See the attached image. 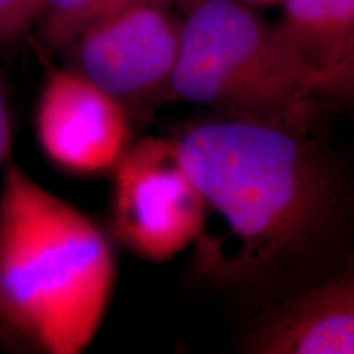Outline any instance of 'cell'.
<instances>
[{"instance_id":"1","label":"cell","mask_w":354,"mask_h":354,"mask_svg":"<svg viewBox=\"0 0 354 354\" xmlns=\"http://www.w3.org/2000/svg\"><path fill=\"white\" fill-rule=\"evenodd\" d=\"M172 140L205 209L194 264L216 284L271 276L342 223L343 177L305 118L216 113Z\"/></svg>"},{"instance_id":"2","label":"cell","mask_w":354,"mask_h":354,"mask_svg":"<svg viewBox=\"0 0 354 354\" xmlns=\"http://www.w3.org/2000/svg\"><path fill=\"white\" fill-rule=\"evenodd\" d=\"M115 256L86 214L15 162L0 190V308L28 346L81 354L113 294Z\"/></svg>"},{"instance_id":"3","label":"cell","mask_w":354,"mask_h":354,"mask_svg":"<svg viewBox=\"0 0 354 354\" xmlns=\"http://www.w3.org/2000/svg\"><path fill=\"white\" fill-rule=\"evenodd\" d=\"M317 95V77L276 24L240 0L189 3L167 99L223 115L305 118Z\"/></svg>"},{"instance_id":"4","label":"cell","mask_w":354,"mask_h":354,"mask_svg":"<svg viewBox=\"0 0 354 354\" xmlns=\"http://www.w3.org/2000/svg\"><path fill=\"white\" fill-rule=\"evenodd\" d=\"M201 194L172 138L131 143L112 171L110 230L125 250L165 264L196 243L203 225Z\"/></svg>"},{"instance_id":"5","label":"cell","mask_w":354,"mask_h":354,"mask_svg":"<svg viewBox=\"0 0 354 354\" xmlns=\"http://www.w3.org/2000/svg\"><path fill=\"white\" fill-rule=\"evenodd\" d=\"M183 19L171 3L143 2L97 21L66 48L71 68L131 109L167 99Z\"/></svg>"},{"instance_id":"6","label":"cell","mask_w":354,"mask_h":354,"mask_svg":"<svg viewBox=\"0 0 354 354\" xmlns=\"http://www.w3.org/2000/svg\"><path fill=\"white\" fill-rule=\"evenodd\" d=\"M35 128L44 156L81 177L112 174L133 143L125 105L71 66L48 73Z\"/></svg>"},{"instance_id":"7","label":"cell","mask_w":354,"mask_h":354,"mask_svg":"<svg viewBox=\"0 0 354 354\" xmlns=\"http://www.w3.org/2000/svg\"><path fill=\"white\" fill-rule=\"evenodd\" d=\"M243 348L253 354H354V258L272 310Z\"/></svg>"},{"instance_id":"8","label":"cell","mask_w":354,"mask_h":354,"mask_svg":"<svg viewBox=\"0 0 354 354\" xmlns=\"http://www.w3.org/2000/svg\"><path fill=\"white\" fill-rule=\"evenodd\" d=\"M277 28L282 38L322 84L346 51L354 30V0H281Z\"/></svg>"},{"instance_id":"9","label":"cell","mask_w":354,"mask_h":354,"mask_svg":"<svg viewBox=\"0 0 354 354\" xmlns=\"http://www.w3.org/2000/svg\"><path fill=\"white\" fill-rule=\"evenodd\" d=\"M112 13L110 0H39L35 25L46 51L57 53Z\"/></svg>"},{"instance_id":"10","label":"cell","mask_w":354,"mask_h":354,"mask_svg":"<svg viewBox=\"0 0 354 354\" xmlns=\"http://www.w3.org/2000/svg\"><path fill=\"white\" fill-rule=\"evenodd\" d=\"M39 0H0V41L19 39L37 24Z\"/></svg>"},{"instance_id":"11","label":"cell","mask_w":354,"mask_h":354,"mask_svg":"<svg viewBox=\"0 0 354 354\" xmlns=\"http://www.w3.org/2000/svg\"><path fill=\"white\" fill-rule=\"evenodd\" d=\"M320 95L330 97L339 104L354 109V30L339 64L322 84Z\"/></svg>"},{"instance_id":"12","label":"cell","mask_w":354,"mask_h":354,"mask_svg":"<svg viewBox=\"0 0 354 354\" xmlns=\"http://www.w3.org/2000/svg\"><path fill=\"white\" fill-rule=\"evenodd\" d=\"M13 135H12V120L8 112L6 88H3L2 76H0V169L8 162L12 151Z\"/></svg>"},{"instance_id":"13","label":"cell","mask_w":354,"mask_h":354,"mask_svg":"<svg viewBox=\"0 0 354 354\" xmlns=\"http://www.w3.org/2000/svg\"><path fill=\"white\" fill-rule=\"evenodd\" d=\"M0 348L10 349V351H20V349L28 348V343L8 323L2 308H0Z\"/></svg>"},{"instance_id":"14","label":"cell","mask_w":354,"mask_h":354,"mask_svg":"<svg viewBox=\"0 0 354 354\" xmlns=\"http://www.w3.org/2000/svg\"><path fill=\"white\" fill-rule=\"evenodd\" d=\"M240 2H245L248 6H279L281 0H240Z\"/></svg>"}]
</instances>
